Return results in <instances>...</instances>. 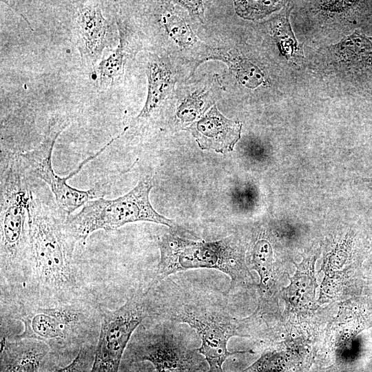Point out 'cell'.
Returning a JSON list of instances; mask_svg holds the SVG:
<instances>
[{
	"instance_id": "13",
	"label": "cell",
	"mask_w": 372,
	"mask_h": 372,
	"mask_svg": "<svg viewBox=\"0 0 372 372\" xmlns=\"http://www.w3.org/2000/svg\"><path fill=\"white\" fill-rule=\"evenodd\" d=\"M250 264L260 276L258 287L262 302L271 294L275 283L273 251L268 240L259 239L256 241L251 250Z\"/></svg>"
},
{
	"instance_id": "7",
	"label": "cell",
	"mask_w": 372,
	"mask_h": 372,
	"mask_svg": "<svg viewBox=\"0 0 372 372\" xmlns=\"http://www.w3.org/2000/svg\"><path fill=\"white\" fill-rule=\"evenodd\" d=\"M176 323L150 318L133 333L125 350L131 363L150 362L156 372H206L205 358Z\"/></svg>"
},
{
	"instance_id": "11",
	"label": "cell",
	"mask_w": 372,
	"mask_h": 372,
	"mask_svg": "<svg viewBox=\"0 0 372 372\" xmlns=\"http://www.w3.org/2000/svg\"><path fill=\"white\" fill-rule=\"evenodd\" d=\"M242 123L225 118L214 105L200 120L185 130L190 132L201 149L227 153L240 138Z\"/></svg>"
},
{
	"instance_id": "9",
	"label": "cell",
	"mask_w": 372,
	"mask_h": 372,
	"mask_svg": "<svg viewBox=\"0 0 372 372\" xmlns=\"http://www.w3.org/2000/svg\"><path fill=\"white\" fill-rule=\"evenodd\" d=\"M68 123L60 121L51 124L42 141L36 147L17 154L28 174L43 181L52 192L57 206L70 215L88 201L96 198L97 191L94 188L78 189L71 187L67 181L77 174L86 163L99 156L117 138H112L96 153L85 159L67 176L61 177L53 169L52 156L55 142Z\"/></svg>"
},
{
	"instance_id": "3",
	"label": "cell",
	"mask_w": 372,
	"mask_h": 372,
	"mask_svg": "<svg viewBox=\"0 0 372 372\" xmlns=\"http://www.w3.org/2000/svg\"><path fill=\"white\" fill-rule=\"evenodd\" d=\"M0 174L1 298H16L29 275L31 176L11 152L1 154Z\"/></svg>"
},
{
	"instance_id": "5",
	"label": "cell",
	"mask_w": 372,
	"mask_h": 372,
	"mask_svg": "<svg viewBox=\"0 0 372 372\" xmlns=\"http://www.w3.org/2000/svg\"><path fill=\"white\" fill-rule=\"evenodd\" d=\"M160 260L152 283L190 269H214L231 278L227 294L254 283L245 258V248L235 236L211 242L194 241L174 234L158 240Z\"/></svg>"
},
{
	"instance_id": "4",
	"label": "cell",
	"mask_w": 372,
	"mask_h": 372,
	"mask_svg": "<svg viewBox=\"0 0 372 372\" xmlns=\"http://www.w3.org/2000/svg\"><path fill=\"white\" fill-rule=\"evenodd\" d=\"M0 301L1 319L19 320L23 325V331L10 339L43 342L58 358L74 353L76 355L83 347L98 342L101 316L96 299L48 307L12 299Z\"/></svg>"
},
{
	"instance_id": "17",
	"label": "cell",
	"mask_w": 372,
	"mask_h": 372,
	"mask_svg": "<svg viewBox=\"0 0 372 372\" xmlns=\"http://www.w3.org/2000/svg\"><path fill=\"white\" fill-rule=\"evenodd\" d=\"M354 181L356 185L372 193V177H358Z\"/></svg>"
},
{
	"instance_id": "1",
	"label": "cell",
	"mask_w": 372,
	"mask_h": 372,
	"mask_svg": "<svg viewBox=\"0 0 372 372\" xmlns=\"http://www.w3.org/2000/svg\"><path fill=\"white\" fill-rule=\"evenodd\" d=\"M40 195L32 189L28 208V279L21 295L12 299L43 307L96 299L76 258L77 247L83 245L66 225L68 214Z\"/></svg>"
},
{
	"instance_id": "12",
	"label": "cell",
	"mask_w": 372,
	"mask_h": 372,
	"mask_svg": "<svg viewBox=\"0 0 372 372\" xmlns=\"http://www.w3.org/2000/svg\"><path fill=\"white\" fill-rule=\"evenodd\" d=\"M51 353L43 342L1 335V372H41Z\"/></svg>"
},
{
	"instance_id": "14",
	"label": "cell",
	"mask_w": 372,
	"mask_h": 372,
	"mask_svg": "<svg viewBox=\"0 0 372 372\" xmlns=\"http://www.w3.org/2000/svg\"><path fill=\"white\" fill-rule=\"evenodd\" d=\"M120 42L112 52L101 59L92 68L91 77L101 87L114 84L122 76L126 59L124 32L119 29Z\"/></svg>"
},
{
	"instance_id": "16",
	"label": "cell",
	"mask_w": 372,
	"mask_h": 372,
	"mask_svg": "<svg viewBox=\"0 0 372 372\" xmlns=\"http://www.w3.org/2000/svg\"><path fill=\"white\" fill-rule=\"evenodd\" d=\"M96 345L89 344L83 347L72 362L63 367L57 364L59 358L52 353L41 372H90L94 360Z\"/></svg>"
},
{
	"instance_id": "15",
	"label": "cell",
	"mask_w": 372,
	"mask_h": 372,
	"mask_svg": "<svg viewBox=\"0 0 372 372\" xmlns=\"http://www.w3.org/2000/svg\"><path fill=\"white\" fill-rule=\"evenodd\" d=\"M316 258V255H311L304 258L301 263H295L297 270L291 278L288 291L292 303L303 305L314 298L316 287L314 265Z\"/></svg>"
},
{
	"instance_id": "8",
	"label": "cell",
	"mask_w": 372,
	"mask_h": 372,
	"mask_svg": "<svg viewBox=\"0 0 372 372\" xmlns=\"http://www.w3.org/2000/svg\"><path fill=\"white\" fill-rule=\"evenodd\" d=\"M101 328L90 372H118L124 353L136 329L155 311L147 288L138 289L121 307L99 304Z\"/></svg>"
},
{
	"instance_id": "10",
	"label": "cell",
	"mask_w": 372,
	"mask_h": 372,
	"mask_svg": "<svg viewBox=\"0 0 372 372\" xmlns=\"http://www.w3.org/2000/svg\"><path fill=\"white\" fill-rule=\"evenodd\" d=\"M110 27L101 6L93 2L81 4L75 14L74 35L81 59L95 67L108 45Z\"/></svg>"
},
{
	"instance_id": "2",
	"label": "cell",
	"mask_w": 372,
	"mask_h": 372,
	"mask_svg": "<svg viewBox=\"0 0 372 372\" xmlns=\"http://www.w3.org/2000/svg\"><path fill=\"white\" fill-rule=\"evenodd\" d=\"M152 294L156 318L189 325L200 337L198 352L205 358L209 372H223L227 358L251 351H233L227 343L234 336L245 335V320L236 318L229 312L226 295L179 284L166 278L148 285Z\"/></svg>"
},
{
	"instance_id": "6",
	"label": "cell",
	"mask_w": 372,
	"mask_h": 372,
	"mask_svg": "<svg viewBox=\"0 0 372 372\" xmlns=\"http://www.w3.org/2000/svg\"><path fill=\"white\" fill-rule=\"evenodd\" d=\"M153 186L152 178L146 176L121 196L91 200L77 213L68 215L66 225L83 246L88 236L96 231L114 230L136 221H148L174 228V220L158 214L150 203L149 192Z\"/></svg>"
}]
</instances>
